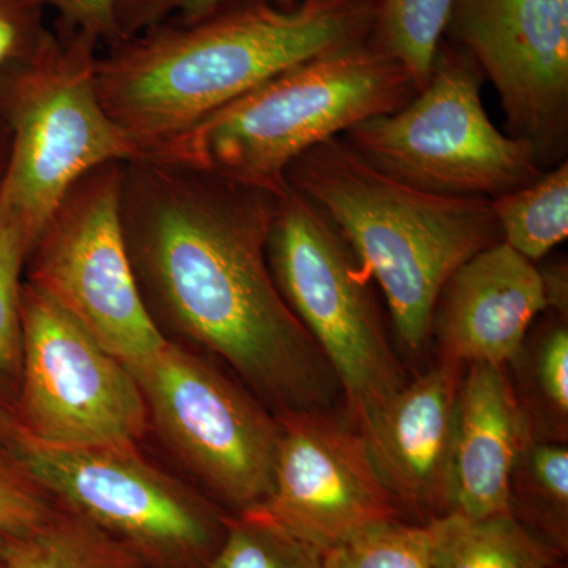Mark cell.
<instances>
[{"mask_svg":"<svg viewBox=\"0 0 568 568\" xmlns=\"http://www.w3.org/2000/svg\"><path fill=\"white\" fill-rule=\"evenodd\" d=\"M417 92L407 71L368 37L276 74L142 155L280 194L298 156L399 110Z\"/></svg>","mask_w":568,"mask_h":568,"instance_id":"277c9868","label":"cell"},{"mask_svg":"<svg viewBox=\"0 0 568 568\" xmlns=\"http://www.w3.org/2000/svg\"><path fill=\"white\" fill-rule=\"evenodd\" d=\"M268 271L361 424L409 381L388 343L372 280L323 211L284 186L265 244Z\"/></svg>","mask_w":568,"mask_h":568,"instance_id":"52a82bcc","label":"cell"},{"mask_svg":"<svg viewBox=\"0 0 568 568\" xmlns=\"http://www.w3.org/2000/svg\"><path fill=\"white\" fill-rule=\"evenodd\" d=\"M506 368L530 439L567 444V315L549 312L541 323L536 321Z\"/></svg>","mask_w":568,"mask_h":568,"instance_id":"e0dca14e","label":"cell"},{"mask_svg":"<svg viewBox=\"0 0 568 568\" xmlns=\"http://www.w3.org/2000/svg\"><path fill=\"white\" fill-rule=\"evenodd\" d=\"M0 568H3L2 564H0Z\"/></svg>","mask_w":568,"mask_h":568,"instance_id":"d6a6232c","label":"cell"},{"mask_svg":"<svg viewBox=\"0 0 568 568\" xmlns=\"http://www.w3.org/2000/svg\"><path fill=\"white\" fill-rule=\"evenodd\" d=\"M33 241L0 211V433L14 422L22 364L21 286Z\"/></svg>","mask_w":568,"mask_h":568,"instance_id":"603a6c76","label":"cell"},{"mask_svg":"<svg viewBox=\"0 0 568 568\" xmlns=\"http://www.w3.org/2000/svg\"><path fill=\"white\" fill-rule=\"evenodd\" d=\"M276 417L272 489L246 511L323 552L376 523L405 519L377 477L364 437L347 418L323 410Z\"/></svg>","mask_w":568,"mask_h":568,"instance_id":"4fadbf2b","label":"cell"},{"mask_svg":"<svg viewBox=\"0 0 568 568\" xmlns=\"http://www.w3.org/2000/svg\"><path fill=\"white\" fill-rule=\"evenodd\" d=\"M455 0H376L373 43L413 78L418 91L433 65Z\"/></svg>","mask_w":568,"mask_h":568,"instance_id":"7402d4cb","label":"cell"},{"mask_svg":"<svg viewBox=\"0 0 568 568\" xmlns=\"http://www.w3.org/2000/svg\"><path fill=\"white\" fill-rule=\"evenodd\" d=\"M558 568H567V567H566V566H560V567H558Z\"/></svg>","mask_w":568,"mask_h":568,"instance_id":"1f68e13d","label":"cell"},{"mask_svg":"<svg viewBox=\"0 0 568 568\" xmlns=\"http://www.w3.org/2000/svg\"><path fill=\"white\" fill-rule=\"evenodd\" d=\"M489 204L504 244L537 264L568 235L567 160Z\"/></svg>","mask_w":568,"mask_h":568,"instance_id":"44dd1931","label":"cell"},{"mask_svg":"<svg viewBox=\"0 0 568 568\" xmlns=\"http://www.w3.org/2000/svg\"><path fill=\"white\" fill-rule=\"evenodd\" d=\"M284 183L328 216L366 276L379 284L407 353L428 345L448 278L503 242L488 200L414 189L366 162L343 136L298 156Z\"/></svg>","mask_w":568,"mask_h":568,"instance_id":"3957f363","label":"cell"},{"mask_svg":"<svg viewBox=\"0 0 568 568\" xmlns=\"http://www.w3.org/2000/svg\"><path fill=\"white\" fill-rule=\"evenodd\" d=\"M508 511L529 532L568 555V446L529 439L508 478Z\"/></svg>","mask_w":568,"mask_h":568,"instance_id":"ffe728a7","label":"cell"},{"mask_svg":"<svg viewBox=\"0 0 568 568\" xmlns=\"http://www.w3.org/2000/svg\"><path fill=\"white\" fill-rule=\"evenodd\" d=\"M133 376L149 424L183 466L237 514L260 506L274 480L276 414L171 339Z\"/></svg>","mask_w":568,"mask_h":568,"instance_id":"8fae6325","label":"cell"},{"mask_svg":"<svg viewBox=\"0 0 568 568\" xmlns=\"http://www.w3.org/2000/svg\"><path fill=\"white\" fill-rule=\"evenodd\" d=\"M280 194L134 156L122 163L126 252L160 331L219 355L276 414L335 413L338 381L268 271Z\"/></svg>","mask_w":568,"mask_h":568,"instance_id":"6da1fadb","label":"cell"},{"mask_svg":"<svg viewBox=\"0 0 568 568\" xmlns=\"http://www.w3.org/2000/svg\"><path fill=\"white\" fill-rule=\"evenodd\" d=\"M3 568H141L125 545L65 507L24 536L0 534Z\"/></svg>","mask_w":568,"mask_h":568,"instance_id":"d6986e66","label":"cell"},{"mask_svg":"<svg viewBox=\"0 0 568 568\" xmlns=\"http://www.w3.org/2000/svg\"><path fill=\"white\" fill-rule=\"evenodd\" d=\"M376 0H227L100 50L95 80L140 155L283 71L368 39Z\"/></svg>","mask_w":568,"mask_h":568,"instance_id":"7a4b0ae2","label":"cell"},{"mask_svg":"<svg viewBox=\"0 0 568 568\" xmlns=\"http://www.w3.org/2000/svg\"><path fill=\"white\" fill-rule=\"evenodd\" d=\"M223 2L227 0H118L114 10L118 41L162 22L194 20Z\"/></svg>","mask_w":568,"mask_h":568,"instance_id":"83f0119b","label":"cell"},{"mask_svg":"<svg viewBox=\"0 0 568 568\" xmlns=\"http://www.w3.org/2000/svg\"><path fill=\"white\" fill-rule=\"evenodd\" d=\"M444 40L466 51L499 95L508 134L544 170L568 148V0H455Z\"/></svg>","mask_w":568,"mask_h":568,"instance_id":"7c38bea8","label":"cell"},{"mask_svg":"<svg viewBox=\"0 0 568 568\" xmlns=\"http://www.w3.org/2000/svg\"><path fill=\"white\" fill-rule=\"evenodd\" d=\"M324 568H433L426 526L390 519L358 530L323 552Z\"/></svg>","mask_w":568,"mask_h":568,"instance_id":"d4e9b609","label":"cell"},{"mask_svg":"<svg viewBox=\"0 0 568 568\" xmlns=\"http://www.w3.org/2000/svg\"><path fill=\"white\" fill-rule=\"evenodd\" d=\"M21 327L13 428L44 446H138L149 416L133 373L26 280Z\"/></svg>","mask_w":568,"mask_h":568,"instance_id":"30bf717a","label":"cell"},{"mask_svg":"<svg viewBox=\"0 0 568 568\" xmlns=\"http://www.w3.org/2000/svg\"><path fill=\"white\" fill-rule=\"evenodd\" d=\"M44 9L58 13L59 24L84 32L100 41L102 48L119 40L114 10L118 0H39Z\"/></svg>","mask_w":568,"mask_h":568,"instance_id":"f1b7e54d","label":"cell"},{"mask_svg":"<svg viewBox=\"0 0 568 568\" xmlns=\"http://www.w3.org/2000/svg\"><path fill=\"white\" fill-rule=\"evenodd\" d=\"M50 32L47 9L39 0H0V106Z\"/></svg>","mask_w":568,"mask_h":568,"instance_id":"484cf974","label":"cell"},{"mask_svg":"<svg viewBox=\"0 0 568 568\" xmlns=\"http://www.w3.org/2000/svg\"><path fill=\"white\" fill-rule=\"evenodd\" d=\"M540 272L547 291L549 312L568 315L567 264L551 265L549 268H540Z\"/></svg>","mask_w":568,"mask_h":568,"instance_id":"f546056e","label":"cell"},{"mask_svg":"<svg viewBox=\"0 0 568 568\" xmlns=\"http://www.w3.org/2000/svg\"><path fill=\"white\" fill-rule=\"evenodd\" d=\"M465 368L439 358L355 426L406 521L426 526L452 511L455 409Z\"/></svg>","mask_w":568,"mask_h":568,"instance_id":"5bb4252c","label":"cell"},{"mask_svg":"<svg viewBox=\"0 0 568 568\" xmlns=\"http://www.w3.org/2000/svg\"><path fill=\"white\" fill-rule=\"evenodd\" d=\"M0 444L51 499L121 541L141 562L205 567L222 541L226 517L141 457L138 446H44L13 425Z\"/></svg>","mask_w":568,"mask_h":568,"instance_id":"ba28073f","label":"cell"},{"mask_svg":"<svg viewBox=\"0 0 568 568\" xmlns=\"http://www.w3.org/2000/svg\"><path fill=\"white\" fill-rule=\"evenodd\" d=\"M122 163L102 164L71 186L37 237L24 274L133 373L170 339L142 301L126 252Z\"/></svg>","mask_w":568,"mask_h":568,"instance_id":"9c48e42d","label":"cell"},{"mask_svg":"<svg viewBox=\"0 0 568 568\" xmlns=\"http://www.w3.org/2000/svg\"><path fill=\"white\" fill-rule=\"evenodd\" d=\"M52 499L0 448V534L24 536L55 510Z\"/></svg>","mask_w":568,"mask_h":568,"instance_id":"4316f807","label":"cell"},{"mask_svg":"<svg viewBox=\"0 0 568 568\" xmlns=\"http://www.w3.org/2000/svg\"><path fill=\"white\" fill-rule=\"evenodd\" d=\"M11 151V132L9 123L0 114V186L6 179L7 168H9Z\"/></svg>","mask_w":568,"mask_h":568,"instance_id":"4dcf8cb0","label":"cell"},{"mask_svg":"<svg viewBox=\"0 0 568 568\" xmlns=\"http://www.w3.org/2000/svg\"><path fill=\"white\" fill-rule=\"evenodd\" d=\"M426 528L433 568H558L566 559L511 515L469 518L450 511Z\"/></svg>","mask_w":568,"mask_h":568,"instance_id":"ac0fdd59","label":"cell"},{"mask_svg":"<svg viewBox=\"0 0 568 568\" xmlns=\"http://www.w3.org/2000/svg\"><path fill=\"white\" fill-rule=\"evenodd\" d=\"M100 50L92 36L54 22L40 54L0 106L11 132L0 211L17 220L33 244L82 175L140 155L100 100Z\"/></svg>","mask_w":568,"mask_h":568,"instance_id":"5b68a950","label":"cell"},{"mask_svg":"<svg viewBox=\"0 0 568 568\" xmlns=\"http://www.w3.org/2000/svg\"><path fill=\"white\" fill-rule=\"evenodd\" d=\"M204 568H324L323 551L252 511L226 517Z\"/></svg>","mask_w":568,"mask_h":568,"instance_id":"cb8c5ba5","label":"cell"},{"mask_svg":"<svg viewBox=\"0 0 568 568\" xmlns=\"http://www.w3.org/2000/svg\"><path fill=\"white\" fill-rule=\"evenodd\" d=\"M547 312L540 268L499 242L448 278L437 297L432 336L440 361L506 366Z\"/></svg>","mask_w":568,"mask_h":568,"instance_id":"9a60e30c","label":"cell"},{"mask_svg":"<svg viewBox=\"0 0 568 568\" xmlns=\"http://www.w3.org/2000/svg\"><path fill=\"white\" fill-rule=\"evenodd\" d=\"M484 82L474 59L443 39L432 77L405 106L342 136L366 162L414 189L495 200L547 170L528 141L500 132L489 119Z\"/></svg>","mask_w":568,"mask_h":568,"instance_id":"8992f818","label":"cell"},{"mask_svg":"<svg viewBox=\"0 0 568 568\" xmlns=\"http://www.w3.org/2000/svg\"><path fill=\"white\" fill-rule=\"evenodd\" d=\"M530 439L506 366L467 365L459 384L452 446V511L510 515L508 478Z\"/></svg>","mask_w":568,"mask_h":568,"instance_id":"2e32d148","label":"cell"}]
</instances>
